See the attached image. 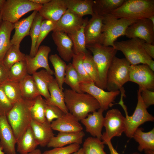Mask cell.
<instances>
[{"instance_id": "cell-1", "label": "cell", "mask_w": 154, "mask_h": 154, "mask_svg": "<svg viewBox=\"0 0 154 154\" xmlns=\"http://www.w3.org/2000/svg\"><path fill=\"white\" fill-rule=\"evenodd\" d=\"M63 92L67 109L79 121L86 117L90 113L100 108L98 102L88 94L79 93L67 89Z\"/></svg>"}, {"instance_id": "cell-2", "label": "cell", "mask_w": 154, "mask_h": 154, "mask_svg": "<svg viewBox=\"0 0 154 154\" xmlns=\"http://www.w3.org/2000/svg\"><path fill=\"white\" fill-rule=\"evenodd\" d=\"M34 100L23 98L13 104L6 115L17 141L30 126L32 120L30 110Z\"/></svg>"}, {"instance_id": "cell-3", "label": "cell", "mask_w": 154, "mask_h": 154, "mask_svg": "<svg viewBox=\"0 0 154 154\" xmlns=\"http://www.w3.org/2000/svg\"><path fill=\"white\" fill-rule=\"evenodd\" d=\"M117 19L133 20L148 19L154 15V0H125L110 13Z\"/></svg>"}, {"instance_id": "cell-4", "label": "cell", "mask_w": 154, "mask_h": 154, "mask_svg": "<svg viewBox=\"0 0 154 154\" xmlns=\"http://www.w3.org/2000/svg\"><path fill=\"white\" fill-rule=\"evenodd\" d=\"M92 53L93 59L98 70L101 88L106 89L107 72L117 50L111 46H104L99 44L86 45Z\"/></svg>"}, {"instance_id": "cell-5", "label": "cell", "mask_w": 154, "mask_h": 154, "mask_svg": "<svg viewBox=\"0 0 154 154\" xmlns=\"http://www.w3.org/2000/svg\"><path fill=\"white\" fill-rule=\"evenodd\" d=\"M102 17L103 36L102 45L114 48V44L117 39L124 35L127 27L136 20L123 18L117 19L110 13Z\"/></svg>"}, {"instance_id": "cell-6", "label": "cell", "mask_w": 154, "mask_h": 154, "mask_svg": "<svg viewBox=\"0 0 154 154\" xmlns=\"http://www.w3.org/2000/svg\"><path fill=\"white\" fill-rule=\"evenodd\" d=\"M130 65L125 58L114 57L107 75L106 89L108 91L121 90L123 86L129 81Z\"/></svg>"}, {"instance_id": "cell-7", "label": "cell", "mask_w": 154, "mask_h": 154, "mask_svg": "<svg viewBox=\"0 0 154 154\" xmlns=\"http://www.w3.org/2000/svg\"><path fill=\"white\" fill-rule=\"evenodd\" d=\"M144 41L135 38L126 40L115 41L114 48L117 51L122 52L131 65L140 64L147 65L152 58L144 49L142 44Z\"/></svg>"}, {"instance_id": "cell-8", "label": "cell", "mask_w": 154, "mask_h": 154, "mask_svg": "<svg viewBox=\"0 0 154 154\" xmlns=\"http://www.w3.org/2000/svg\"><path fill=\"white\" fill-rule=\"evenodd\" d=\"M42 6L29 0H6L1 12L2 21L14 24L29 12H38Z\"/></svg>"}, {"instance_id": "cell-9", "label": "cell", "mask_w": 154, "mask_h": 154, "mask_svg": "<svg viewBox=\"0 0 154 154\" xmlns=\"http://www.w3.org/2000/svg\"><path fill=\"white\" fill-rule=\"evenodd\" d=\"M137 102L133 114L129 116L124 105L122 106L125 112L124 132L129 138H132L135 131L139 126L147 121H153L154 117L147 111V108L142 100L140 92L137 91Z\"/></svg>"}, {"instance_id": "cell-10", "label": "cell", "mask_w": 154, "mask_h": 154, "mask_svg": "<svg viewBox=\"0 0 154 154\" xmlns=\"http://www.w3.org/2000/svg\"><path fill=\"white\" fill-rule=\"evenodd\" d=\"M125 117L117 109L108 111L104 117V126L106 131L103 133L101 139L104 144L114 137L121 136L125 129Z\"/></svg>"}, {"instance_id": "cell-11", "label": "cell", "mask_w": 154, "mask_h": 154, "mask_svg": "<svg viewBox=\"0 0 154 154\" xmlns=\"http://www.w3.org/2000/svg\"><path fill=\"white\" fill-rule=\"evenodd\" d=\"M129 81L137 84L139 91L144 89L154 91V71L146 64L131 65Z\"/></svg>"}, {"instance_id": "cell-12", "label": "cell", "mask_w": 154, "mask_h": 154, "mask_svg": "<svg viewBox=\"0 0 154 154\" xmlns=\"http://www.w3.org/2000/svg\"><path fill=\"white\" fill-rule=\"evenodd\" d=\"M80 86L82 92L93 96L98 102L100 108L104 111L113 105L116 97L120 93L119 90L106 91L92 82L81 83Z\"/></svg>"}, {"instance_id": "cell-13", "label": "cell", "mask_w": 154, "mask_h": 154, "mask_svg": "<svg viewBox=\"0 0 154 154\" xmlns=\"http://www.w3.org/2000/svg\"><path fill=\"white\" fill-rule=\"evenodd\" d=\"M124 35L130 39L138 38L154 44V26L149 19L136 20L127 27Z\"/></svg>"}, {"instance_id": "cell-14", "label": "cell", "mask_w": 154, "mask_h": 154, "mask_svg": "<svg viewBox=\"0 0 154 154\" xmlns=\"http://www.w3.org/2000/svg\"><path fill=\"white\" fill-rule=\"evenodd\" d=\"M51 49L49 46L42 45L39 46L35 55L31 57L26 54L25 60L28 74L32 75L39 69L43 68L51 75L54 74L53 71L49 66L48 56Z\"/></svg>"}, {"instance_id": "cell-15", "label": "cell", "mask_w": 154, "mask_h": 154, "mask_svg": "<svg viewBox=\"0 0 154 154\" xmlns=\"http://www.w3.org/2000/svg\"><path fill=\"white\" fill-rule=\"evenodd\" d=\"M85 19L67 9L60 19L56 23L53 31L64 32L68 35L73 34L79 30Z\"/></svg>"}, {"instance_id": "cell-16", "label": "cell", "mask_w": 154, "mask_h": 154, "mask_svg": "<svg viewBox=\"0 0 154 154\" xmlns=\"http://www.w3.org/2000/svg\"><path fill=\"white\" fill-rule=\"evenodd\" d=\"M17 140L6 116H0V147L6 154H16Z\"/></svg>"}, {"instance_id": "cell-17", "label": "cell", "mask_w": 154, "mask_h": 154, "mask_svg": "<svg viewBox=\"0 0 154 154\" xmlns=\"http://www.w3.org/2000/svg\"><path fill=\"white\" fill-rule=\"evenodd\" d=\"M92 16L84 28L86 46L96 44H102L103 40L102 17L94 14Z\"/></svg>"}, {"instance_id": "cell-18", "label": "cell", "mask_w": 154, "mask_h": 154, "mask_svg": "<svg viewBox=\"0 0 154 154\" xmlns=\"http://www.w3.org/2000/svg\"><path fill=\"white\" fill-rule=\"evenodd\" d=\"M104 110L100 108L92 114H89L81 120V123L84 126L86 131L93 137L102 140V131L104 126V117L103 115Z\"/></svg>"}, {"instance_id": "cell-19", "label": "cell", "mask_w": 154, "mask_h": 154, "mask_svg": "<svg viewBox=\"0 0 154 154\" xmlns=\"http://www.w3.org/2000/svg\"><path fill=\"white\" fill-rule=\"evenodd\" d=\"M51 36L61 58L65 62H69L74 54L70 38L67 34L58 31H53Z\"/></svg>"}, {"instance_id": "cell-20", "label": "cell", "mask_w": 154, "mask_h": 154, "mask_svg": "<svg viewBox=\"0 0 154 154\" xmlns=\"http://www.w3.org/2000/svg\"><path fill=\"white\" fill-rule=\"evenodd\" d=\"M67 9L64 0H50L38 11L44 19L56 23Z\"/></svg>"}, {"instance_id": "cell-21", "label": "cell", "mask_w": 154, "mask_h": 154, "mask_svg": "<svg viewBox=\"0 0 154 154\" xmlns=\"http://www.w3.org/2000/svg\"><path fill=\"white\" fill-rule=\"evenodd\" d=\"M53 130L59 132L74 133L83 131V127L79 121L70 112L64 114L51 123Z\"/></svg>"}, {"instance_id": "cell-22", "label": "cell", "mask_w": 154, "mask_h": 154, "mask_svg": "<svg viewBox=\"0 0 154 154\" xmlns=\"http://www.w3.org/2000/svg\"><path fill=\"white\" fill-rule=\"evenodd\" d=\"M30 126L38 145L41 147L47 146L54 136L51 123L46 120L41 123L32 119Z\"/></svg>"}, {"instance_id": "cell-23", "label": "cell", "mask_w": 154, "mask_h": 154, "mask_svg": "<svg viewBox=\"0 0 154 154\" xmlns=\"http://www.w3.org/2000/svg\"><path fill=\"white\" fill-rule=\"evenodd\" d=\"M85 135L83 131L74 133L59 132L57 136L51 139L47 146L48 147L55 148L74 143L80 145L82 143Z\"/></svg>"}, {"instance_id": "cell-24", "label": "cell", "mask_w": 154, "mask_h": 154, "mask_svg": "<svg viewBox=\"0 0 154 154\" xmlns=\"http://www.w3.org/2000/svg\"><path fill=\"white\" fill-rule=\"evenodd\" d=\"M38 11H34L25 18L14 23L15 33L11 40V45L20 46V44L26 36L29 35L30 31L34 18Z\"/></svg>"}, {"instance_id": "cell-25", "label": "cell", "mask_w": 154, "mask_h": 154, "mask_svg": "<svg viewBox=\"0 0 154 154\" xmlns=\"http://www.w3.org/2000/svg\"><path fill=\"white\" fill-rule=\"evenodd\" d=\"M132 137L139 144L137 149L144 151L146 154H154V128L145 132L138 127L134 132Z\"/></svg>"}, {"instance_id": "cell-26", "label": "cell", "mask_w": 154, "mask_h": 154, "mask_svg": "<svg viewBox=\"0 0 154 154\" xmlns=\"http://www.w3.org/2000/svg\"><path fill=\"white\" fill-rule=\"evenodd\" d=\"M48 90L50 96L45 99L47 105L56 106L65 113L69 112L65 104L63 91L60 88L55 78L49 84Z\"/></svg>"}, {"instance_id": "cell-27", "label": "cell", "mask_w": 154, "mask_h": 154, "mask_svg": "<svg viewBox=\"0 0 154 154\" xmlns=\"http://www.w3.org/2000/svg\"><path fill=\"white\" fill-rule=\"evenodd\" d=\"M68 9L78 15L83 17L88 15L92 16L94 14L93 10V0H64Z\"/></svg>"}, {"instance_id": "cell-28", "label": "cell", "mask_w": 154, "mask_h": 154, "mask_svg": "<svg viewBox=\"0 0 154 154\" xmlns=\"http://www.w3.org/2000/svg\"><path fill=\"white\" fill-rule=\"evenodd\" d=\"M17 151L21 154H26L36 149L38 145L30 126L17 141Z\"/></svg>"}, {"instance_id": "cell-29", "label": "cell", "mask_w": 154, "mask_h": 154, "mask_svg": "<svg viewBox=\"0 0 154 154\" xmlns=\"http://www.w3.org/2000/svg\"><path fill=\"white\" fill-rule=\"evenodd\" d=\"M52 75L45 69L36 72L32 75L40 95L46 100L50 96L48 86L54 79Z\"/></svg>"}, {"instance_id": "cell-30", "label": "cell", "mask_w": 154, "mask_h": 154, "mask_svg": "<svg viewBox=\"0 0 154 154\" xmlns=\"http://www.w3.org/2000/svg\"><path fill=\"white\" fill-rule=\"evenodd\" d=\"M14 29V24L7 21H3L0 25V62H3L6 53L11 46L10 36Z\"/></svg>"}, {"instance_id": "cell-31", "label": "cell", "mask_w": 154, "mask_h": 154, "mask_svg": "<svg viewBox=\"0 0 154 154\" xmlns=\"http://www.w3.org/2000/svg\"><path fill=\"white\" fill-rule=\"evenodd\" d=\"M19 83L23 98L34 100L40 95L32 75L27 74Z\"/></svg>"}, {"instance_id": "cell-32", "label": "cell", "mask_w": 154, "mask_h": 154, "mask_svg": "<svg viewBox=\"0 0 154 154\" xmlns=\"http://www.w3.org/2000/svg\"><path fill=\"white\" fill-rule=\"evenodd\" d=\"M125 0H96L94 1L93 10L94 13L102 16L110 14L121 6Z\"/></svg>"}, {"instance_id": "cell-33", "label": "cell", "mask_w": 154, "mask_h": 154, "mask_svg": "<svg viewBox=\"0 0 154 154\" xmlns=\"http://www.w3.org/2000/svg\"><path fill=\"white\" fill-rule=\"evenodd\" d=\"M49 60L54 69L55 79L61 90L63 91V85L67 65L65 62L56 54H51Z\"/></svg>"}, {"instance_id": "cell-34", "label": "cell", "mask_w": 154, "mask_h": 154, "mask_svg": "<svg viewBox=\"0 0 154 154\" xmlns=\"http://www.w3.org/2000/svg\"><path fill=\"white\" fill-rule=\"evenodd\" d=\"M88 19H85L84 23L80 29L76 32L68 35L71 38L73 44V51L75 54H86L88 51L86 46L85 37L84 30Z\"/></svg>"}, {"instance_id": "cell-35", "label": "cell", "mask_w": 154, "mask_h": 154, "mask_svg": "<svg viewBox=\"0 0 154 154\" xmlns=\"http://www.w3.org/2000/svg\"><path fill=\"white\" fill-rule=\"evenodd\" d=\"M0 86L6 96L13 104L22 99L19 82L7 79L0 85Z\"/></svg>"}, {"instance_id": "cell-36", "label": "cell", "mask_w": 154, "mask_h": 154, "mask_svg": "<svg viewBox=\"0 0 154 154\" xmlns=\"http://www.w3.org/2000/svg\"><path fill=\"white\" fill-rule=\"evenodd\" d=\"M47 104L45 99L40 95L37 97L34 100L30 110V113L32 119L43 123L46 121L45 111Z\"/></svg>"}, {"instance_id": "cell-37", "label": "cell", "mask_w": 154, "mask_h": 154, "mask_svg": "<svg viewBox=\"0 0 154 154\" xmlns=\"http://www.w3.org/2000/svg\"><path fill=\"white\" fill-rule=\"evenodd\" d=\"M83 65L86 71L92 82L96 86L101 88L98 70L92 55L89 51L84 54Z\"/></svg>"}, {"instance_id": "cell-38", "label": "cell", "mask_w": 154, "mask_h": 154, "mask_svg": "<svg viewBox=\"0 0 154 154\" xmlns=\"http://www.w3.org/2000/svg\"><path fill=\"white\" fill-rule=\"evenodd\" d=\"M104 143L96 137H89L83 143L84 154H107L104 151Z\"/></svg>"}, {"instance_id": "cell-39", "label": "cell", "mask_w": 154, "mask_h": 154, "mask_svg": "<svg viewBox=\"0 0 154 154\" xmlns=\"http://www.w3.org/2000/svg\"><path fill=\"white\" fill-rule=\"evenodd\" d=\"M20 46L11 45L4 56L3 63L9 69L16 63L25 60L26 54L21 51Z\"/></svg>"}, {"instance_id": "cell-40", "label": "cell", "mask_w": 154, "mask_h": 154, "mask_svg": "<svg viewBox=\"0 0 154 154\" xmlns=\"http://www.w3.org/2000/svg\"><path fill=\"white\" fill-rule=\"evenodd\" d=\"M43 18L39 14L37 13L33 21L30 31V35L31 39V44L29 55L34 57L36 54V46L39 37L41 25Z\"/></svg>"}, {"instance_id": "cell-41", "label": "cell", "mask_w": 154, "mask_h": 154, "mask_svg": "<svg viewBox=\"0 0 154 154\" xmlns=\"http://www.w3.org/2000/svg\"><path fill=\"white\" fill-rule=\"evenodd\" d=\"M64 83L68 85L73 90L79 93H84L80 87L78 76L71 63L67 65Z\"/></svg>"}, {"instance_id": "cell-42", "label": "cell", "mask_w": 154, "mask_h": 154, "mask_svg": "<svg viewBox=\"0 0 154 154\" xmlns=\"http://www.w3.org/2000/svg\"><path fill=\"white\" fill-rule=\"evenodd\" d=\"M28 74L25 60L21 61L16 63L10 68L7 79L19 82Z\"/></svg>"}, {"instance_id": "cell-43", "label": "cell", "mask_w": 154, "mask_h": 154, "mask_svg": "<svg viewBox=\"0 0 154 154\" xmlns=\"http://www.w3.org/2000/svg\"><path fill=\"white\" fill-rule=\"evenodd\" d=\"M85 54H74L72 64L77 72L80 83H87L92 81L87 74L83 65V60Z\"/></svg>"}, {"instance_id": "cell-44", "label": "cell", "mask_w": 154, "mask_h": 154, "mask_svg": "<svg viewBox=\"0 0 154 154\" xmlns=\"http://www.w3.org/2000/svg\"><path fill=\"white\" fill-rule=\"evenodd\" d=\"M55 25V23L50 20L44 19L42 21L41 24L39 35L36 46V53L42 42L51 31H53Z\"/></svg>"}, {"instance_id": "cell-45", "label": "cell", "mask_w": 154, "mask_h": 154, "mask_svg": "<svg viewBox=\"0 0 154 154\" xmlns=\"http://www.w3.org/2000/svg\"><path fill=\"white\" fill-rule=\"evenodd\" d=\"M80 148V145L77 143L72 144L60 147L53 148L46 150L42 154H72L77 151Z\"/></svg>"}, {"instance_id": "cell-46", "label": "cell", "mask_w": 154, "mask_h": 154, "mask_svg": "<svg viewBox=\"0 0 154 154\" xmlns=\"http://www.w3.org/2000/svg\"><path fill=\"white\" fill-rule=\"evenodd\" d=\"M65 114L58 107L52 105H48L46 107L45 116L46 120L51 123L54 119H58Z\"/></svg>"}, {"instance_id": "cell-47", "label": "cell", "mask_w": 154, "mask_h": 154, "mask_svg": "<svg viewBox=\"0 0 154 154\" xmlns=\"http://www.w3.org/2000/svg\"><path fill=\"white\" fill-rule=\"evenodd\" d=\"M0 86V116H6L13 106Z\"/></svg>"}, {"instance_id": "cell-48", "label": "cell", "mask_w": 154, "mask_h": 154, "mask_svg": "<svg viewBox=\"0 0 154 154\" xmlns=\"http://www.w3.org/2000/svg\"><path fill=\"white\" fill-rule=\"evenodd\" d=\"M139 92H140L142 100L147 108L154 105V91L144 89Z\"/></svg>"}, {"instance_id": "cell-49", "label": "cell", "mask_w": 154, "mask_h": 154, "mask_svg": "<svg viewBox=\"0 0 154 154\" xmlns=\"http://www.w3.org/2000/svg\"><path fill=\"white\" fill-rule=\"evenodd\" d=\"M9 71V69L4 65L2 62H0V85L8 79Z\"/></svg>"}, {"instance_id": "cell-50", "label": "cell", "mask_w": 154, "mask_h": 154, "mask_svg": "<svg viewBox=\"0 0 154 154\" xmlns=\"http://www.w3.org/2000/svg\"><path fill=\"white\" fill-rule=\"evenodd\" d=\"M143 47L147 54L152 58H154V44L144 41L142 44Z\"/></svg>"}, {"instance_id": "cell-51", "label": "cell", "mask_w": 154, "mask_h": 154, "mask_svg": "<svg viewBox=\"0 0 154 154\" xmlns=\"http://www.w3.org/2000/svg\"><path fill=\"white\" fill-rule=\"evenodd\" d=\"M108 145L110 153V154H120L119 153L114 147L111 141H108L105 143ZM131 154H141L138 152H134Z\"/></svg>"}, {"instance_id": "cell-52", "label": "cell", "mask_w": 154, "mask_h": 154, "mask_svg": "<svg viewBox=\"0 0 154 154\" xmlns=\"http://www.w3.org/2000/svg\"><path fill=\"white\" fill-rule=\"evenodd\" d=\"M31 1L34 3L43 5L49 2L50 0H29Z\"/></svg>"}, {"instance_id": "cell-53", "label": "cell", "mask_w": 154, "mask_h": 154, "mask_svg": "<svg viewBox=\"0 0 154 154\" xmlns=\"http://www.w3.org/2000/svg\"><path fill=\"white\" fill-rule=\"evenodd\" d=\"M26 154H42L40 150L36 149L33 151Z\"/></svg>"}, {"instance_id": "cell-54", "label": "cell", "mask_w": 154, "mask_h": 154, "mask_svg": "<svg viewBox=\"0 0 154 154\" xmlns=\"http://www.w3.org/2000/svg\"><path fill=\"white\" fill-rule=\"evenodd\" d=\"M72 154H84V153L83 149L82 147L80 148L78 151Z\"/></svg>"}, {"instance_id": "cell-55", "label": "cell", "mask_w": 154, "mask_h": 154, "mask_svg": "<svg viewBox=\"0 0 154 154\" xmlns=\"http://www.w3.org/2000/svg\"><path fill=\"white\" fill-rule=\"evenodd\" d=\"M5 0H0V12H1L6 2Z\"/></svg>"}, {"instance_id": "cell-56", "label": "cell", "mask_w": 154, "mask_h": 154, "mask_svg": "<svg viewBox=\"0 0 154 154\" xmlns=\"http://www.w3.org/2000/svg\"><path fill=\"white\" fill-rule=\"evenodd\" d=\"M148 19L151 21L152 24L154 26V15L151 16Z\"/></svg>"}, {"instance_id": "cell-57", "label": "cell", "mask_w": 154, "mask_h": 154, "mask_svg": "<svg viewBox=\"0 0 154 154\" xmlns=\"http://www.w3.org/2000/svg\"><path fill=\"white\" fill-rule=\"evenodd\" d=\"M0 154H5L4 152L3 151L2 148L0 147Z\"/></svg>"}, {"instance_id": "cell-58", "label": "cell", "mask_w": 154, "mask_h": 154, "mask_svg": "<svg viewBox=\"0 0 154 154\" xmlns=\"http://www.w3.org/2000/svg\"><path fill=\"white\" fill-rule=\"evenodd\" d=\"M2 16H1V13L0 12V25L2 22Z\"/></svg>"}]
</instances>
